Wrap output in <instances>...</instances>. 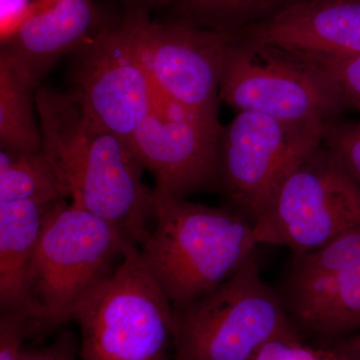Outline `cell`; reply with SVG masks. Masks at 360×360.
Masks as SVG:
<instances>
[{
	"label": "cell",
	"instance_id": "6da1fadb",
	"mask_svg": "<svg viewBox=\"0 0 360 360\" xmlns=\"http://www.w3.org/2000/svg\"><path fill=\"white\" fill-rule=\"evenodd\" d=\"M37 108L42 150L70 194L141 246L153 229V189L129 141L94 122L70 91L39 86Z\"/></svg>",
	"mask_w": 360,
	"mask_h": 360
},
{
	"label": "cell",
	"instance_id": "7a4b0ae2",
	"mask_svg": "<svg viewBox=\"0 0 360 360\" xmlns=\"http://www.w3.org/2000/svg\"><path fill=\"white\" fill-rule=\"evenodd\" d=\"M153 225L142 257L174 309L229 281L257 253L253 225L231 208L153 191Z\"/></svg>",
	"mask_w": 360,
	"mask_h": 360
},
{
	"label": "cell",
	"instance_id": "3957f363",
	"mask_svg": "<svg viewBox=\"0 0 360 360\" xmlns=\"http://www.w3.org/2000/svg\"><path fill=\"white\" fill-rule=\"evenodd\" d=\"M72 321L80 360H167L174 345V307L134 243L80 300Z\"/></svg>",
	"mask_w": 360,
	"mask_h": 360
},
{
	"label": "cell",
	"instance_id": "277c9868",
	"mask_svg": "<svg viewBox=\"0 0 360 360\" xmlns=\"http://www.w3.org/2000/svg\"><path fill=\"white\" fill-rule=\"evenodd\" d=\"M174 315V360H252L269 341L300 335L281 295L262 278L257 253Z\"/></svg>",
	"mask_w": 360,
	"mask_h": 360
},
{
	"label": "cell",
	"instance_id": "5b68a950",
	"mask_svg": "<svg viewBox=\"0 0 360 360\" xmlns=\"http://www.w3.org/2000/svg\"><path fill=\"white\" fill-rule=\"evenodd\" d=\"M129 243L105 220L61 202L45 224L30 270L33 338L72 321L78 303L115 269Z\"/></svg>",
	"mask_w": 360,
	"mask_h": 360
},
{
	"label": "cell",
	"instance_id": "8992f818",
	"mask_svg": "<svg viewBox=\"0 0 360 360\" xmlns=\"http://www.w3.org/2000/svg\"><path fill=\"white\" fill-rule=\"evenodd\" d=\"M220 101L285 122H328L348 108L335 77L314 58L236 33L225 58Z\"/></svg>",
	"mask_w": 360,
	"mask_h": 360
},
{
	"label": "cell",
	"instance_id": "52a82bcc",
	"mask_svg": "<svg viewBox=\"0 0 360 360\" xmlns=\"http://www.w3.org/2000/svg\"><path fill=\"white\" fill-rule=\"evenodd\" d=\"M326 122H285L241 111L222 127L219 191L229 208L255 224L285 179L323 141Z\"/></svg>",
	"mask_w": 360,
	"mask_h": 360
},
{
	"label": "cell",
	"instance_id": "ba28073f",
	"mask_svg": "<svg viewBox=\"0 0 360 360\" xmlns=\"http://www.w3.org/2000/svg\"><path fill=\"white\" fill-rule=\"evenodd\" d=\"M321 144L291 172L253 224L258 245L304 252L360 226V186Z\"/></svg>",
	"mask_w": 360,
	"mask_h": 360
},
{
	"label": "cell",
	"instance_id": "9c48e42d",
	"mask_svg": "<svg viewBox=\"0 0 360 360\" xmlns=\"http://www.w3.org/2000/svg\"><path fill=\"white\" fill-rule=\"evenodd\" d=\"M70 56L68 91L94 122L129 141L158 98L129 26L108 20Z\"/></svg>",
	"mask_w": 360,
	"mask_h": 360
},
{
	"label": "cell",
	"instance_id": "30bf717a",
	"mask_svg": "<svg viewBox=\"0 0 360 360\" xmlns=\"http://www.w3.org/2000/svg\"><path fill=\"white\" fill-rule=\"evenodd\" d=\"M122 18L158 94L198 112L217 115L222 70L236 33L212 32L179 20Z\"/></svg>",
	"mask_w": 360,
	"mask_h": 360
},
{
	"label": "cell",
	"instance_id": "8fae6325",
	"mask_svg": "<svg viewBox=\"0 0 360 360\" xmlns=\"http://www.w3.org/2000/svg\"><path fill=\"white\" fill-rule=\"evenodd\" d=\"M222 127L217 115L198 112L158 94L150 112L129 141L155 193L186 198L219 191L217 148Z\"/></svg>",
	"mask_w": 360,
	"mask_h": 360
},
{
	"label": "cell",
	"instance_id": "7c38bea8",
	"mask_svg": "<svg viewBox=\"0 0 360 360\" xmlns=\"http://www.w3.org/2000/svg\"><path fill=\"white\" fill-rule=\"evenodd\" d=\"M240 37L314 58L360 56V0H297Z\"/></svg>",
	"mask_w": 360,
	"mask_h": 360
},
{
	"label": "cell",
	"instance_id": "4fadbf2b",
	"mask_svg": "<svg viewBox=\"0 0 360 360\" xmlns=\"http://www.w3.org/2000/svg\"><path fill=\"white\" fill-rule=\"evenodd\" d=\"M108 21L94 0H32L20 25L1 39L0 51L16 59L40 84L63 56L77 51Z\"/></svg>",
	"mask_w": 360,
	"mask_h": 360
},
{
	"label": "cell",
	"instance_id": "5bb4252c",
	"mask_svg": "<svg viewBox=\"0 0 360 360\" xmlns=\"http://www.w3.org/2000/svg\"><path fill=\"white\" fill-rule=\"evenodd\" d=\"M63 201L0 202V311L27 310L33 326V257L45 224Z\"/></svg>",
	"mask_w": 360,
	"mask_h": 360
},
{
	"label": "cell",
	"instance_id": "9a60e30c",
	"mask_svg": "<svg viewBox=\"0 0 360 360\" xmlns=\"http://www.w3.org/2000/svg\"><path fill=\"white\" fill-rule=\"evenodd\" d=\"M285 303L298 329L323 338L360 333V266Z\"/></svg>",
	"mask_w": 360,
	"mask_h": 360
},
{
	"label": "cell",
	"instance_id": "2e32d148",
	"mask_svg": "<svg viewBox=\"0 0 360 360\" xmlns=\"http://www.w3.org/2000/svg\"><path fill=\"white\" fill-rule=\"evenodd\" d=\"M39 84L13 56L0 51V149L42 150L37 108Z\"/></svg>",
	"mask_w": 360,
	"mask_h": 360
},
{
	"label": "cell",
	"instance_id": "e0dca14e",
	"mask_svg": "<svg viewBox=\"0 0 360 360\" xmlns=\"http://www.w3.org/2000/svg\"><path fill=\"white\" fill-rule=\"evenodd\" d=\"M360 266V226L304 252L293 253L283 302L300 297Z\"/></svg>",
	"mask_w": 360,
	"mask_h": 360
},
{
	"label": "cell",
	"instance_id": "ac0fdd59",
	"mask_svg": "<svg viewBox=\"0 0 360 360\" xmlns=\"http://www.w3.org/2000/svg\"><path fill=\"white\" fill-rule=\"evenodd\" d=\"M297 0H176L167 20L198 27L238 33L269 20Z\"/></svg>",
	"mask_w": 360,
	"mask_h": 360
},
{
	"label": "cell",
	"instance_id": "d6986e66",
	"mask_svg": "<svg viewBox=\"0 0 360 360\" xmlns=\"http://www.w3.org/2000/svg\"><path fill=\"white\" fill-rule=\"evenodd\" d=\"M60 184L44 150L0 149V202L66 200Z\"/></svg>",
	"mask_w": 360,
	"mask_h": 360
},
{
	"label": "cell",
	"instance_id": "ffe728a7",
	"mask_svg": "<svg viewBox=\"0 0 360 360\" xmlns=\"http://www.w3.org/2000/svg\"><path fill=\"white\" fill-rule=\"evenodd\" d=\"M322 144L360 186V120H329L324 127Z\"/></svg>",
	"mask_w": 360,
	"mask_h": 360
},
{
	"label": "cell",
	"instance_id": "44dd1931",
	"mask_svg": "<svg viewBox=\"0 0 360 360\" xmlns=\"http://www.w3.org/2000/svg\"><path fill=\"white\" fill-rule=\"evenodd\" d=\"M252 360H352L335 348L322 349L302 342V335L279 336L258 350Z\"/></svg>",
	"mask_w": 360,
	"mask_h": 360
},
{
	"label": "cell",
	"instance_id": "7402d4cb",
	"mask_svg": "<svg viewBox=\"0 0 360 360\" xmlns=\"http://www.w3.org/2000/svg\"><path fill=\"white\" fill-rule=\"evenodd\" d=\"M33 335L34 326L27 310L0 311V360H18L23 342Z\"/></svg>",
	"mask_w": 360,
	"mask_h": 360
},
{
	"label": "cell",
	"instance_id": "603a6c76",
	"mask_svg": "<svg viewBox=\"0 0 360 360\" xmlns=\"http://www.w3.org/2000/svg\"><path fill=\"white\" fill-rule=\"evenodd\" d=\"M310 58L335 78L345 94L347 105L360 113V56L340 59Z\"/></svg>",
	"mask_w": 360,
	"mask_h": 360
},
{
	"label": "cell",
	"instance_id": "cb8c5ba5",
	"mask_svg": "<svg viewBox=\"0 0 360 360\" xmlns=\"http://www.w3.org/2000/svg\"><path fill=\"white\" fill-rule=\"evenodd\" d=\"M79 347L70 333L65 331L51 345L39 349H23L18 360H77Z\"/></svg>",
	"mask_w": 360,
	"mask_h": 360
},
{
	"label": "cell",
	"instance_id": "d4e9b609",
	"mask_svg": "<svg viewBox=\"0 0 360 360\" xmlns=\"http://www.w3.org/2000/svg\"><path fill=\"white\" fill-rule=\"evenodd\" d=\"M32 0H0V37L4 39L20 25Z\"/></svg>",
	"mask_w": 360,
	"mask_h": 360
},
{
	"label": "cell",
	"instance_id": "484cf974",
	"mask_svg": "<svg viewBox=\"0 0 360 360\" xmlns=\"http://www.w3.org/2000/svg\"><path fill=\"white\" fill-rule=\"evenodd\" d=\"M123 6V15L134 18H151L158 9L169 7L176 0H120Z\"/></svg>",
	"mask_w": 360,
	"mask_h": 360
},
{
	"label": "cell",
	"instance_id": "4316f807",
	"mask_svg": "<svg viewBox=\"0 0 360 360\" xmlns=\"http://www.w3.org/2000/svg\"><path fill=\"white\" fill-rule=\"evenodd\" d=\"M333 348L348 359L360 360V333L348 336L345 340L340 341Z\"/></svg>",
	"mask_w": 360,
	"mask_h": 360
}]
</instances>
